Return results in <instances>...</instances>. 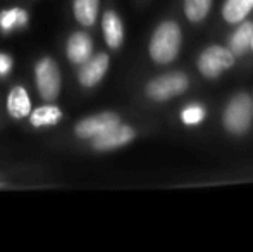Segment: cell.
<instances>
[{"instance_id":"2","label":"cell","mask_w":253,"mask_h":252,"mask_svg":"<svg viewBox=\"0 0 253 252\" xmlns=\"http://www.w3.org/2000/svg\"><path fill=\"white\" fill-rule=\"evenodd\" d=\"M253 102L248 94H236L224 109V126L233 135H245L250 130Z\"/></svg>"},{"instance_id":"5","label":"cell","mask_w":253,"mask_h":252,"mask_svg":"<svg viewBox=\"0 0 253 252\" xmlns=\"http://www.w3.org/2000/svg\"><path fill=\"white\" fill-rule=\"evenodd\" d=\"M234 66V54L229 49L212 45L198 57V71L207 78H217L226 69Z\"/></svg>"},{"instance_id":"12","label":"cell","mask_w":253,"mask_h":252,"mask_svg":"<svg viewBox=\"0 0 253 252\" xmlns=\"http://www.w3.org/2000/svg\"><path fill=\"white\" fill-rule=\"evenodd\" d=\"M252 40H253V23H250V21H241L240 28L231 37L229 50L234 54V57L247 54L248 49H252Z\"/></svg>"},{"instance_id":"17","label":"cell","mask_w":253,"mask_h":252,"mask_svg":"<svg viewBox=\"0 0 253 252\" xmlns=\"http://www.w3.org/2000/svg\"><path fill=\"white\" fill-rule=\"evenodd\" d=\"M212 7V0H184V14L191 23H200Z\"/></svg>"},{"instance_id":"9","label":"cell","mask_w":253,"mask_h":252,"mask_svg":"<svg viewBox=\"0 0 253 252\" xmlns=\"http://www.w3.org/2000/svg\"><path fill=\"white\" fill-rule=\"evenodd\" d=\"M93 54V42L83 31H76L67 40V57L74 64H83Z\"/></svg>"},{"instance_id":"1","label":"cell","mask_w":253,"mask_h":252,"mask_svg":"<svg viewBox=\"0 0 253 252\" xmlns=\"http://www.w3.org/2000/svg\"><path fill=\"white\" fill-rule=\"evenodd\" d=\"M181 28L174 21H164L153 31L150 55L157 64H169L177 57L181 49Z\"/></svg>"},{"instance_id":"6","label":"cell","mask_w":253,"mask_h":252,"mask_svg":"<svg viewBox=\"0 0 253 252\" xmlns=\"http://www.w3.org/2000/svg\"><path fill=\"white\" fill-rule=\"evenodd\" d=\"M134 130L131 126L126 125H117L114 128H109L107 131L97 135V137L91 138V147L98 152H107V151H114V149H119L127 145L131 140L134 138Z\"/></svg>"},{"instance_id":"11","label":"cell","mask_w":253,"mask_h":252,"mask_svg":"<svg viewBox=\"0 0 253 252\" xmlns=\"http://www.w3.org/2000/svg\"><path fill=\"white\" fill-rule=\"evenodd\" d=\"M7 109H9V114L16 119L26 118L31 112V101L28 92L24 90V87H14L9 92V97H7Z\"/></svg>"},{"instance_id":"4","label":"cell","mask_w":253,"mask_h":252,"mask_svg":"<svg viewBox=\"0 0 253 252\" xmlns=\"http://www.w3.org/2000/svg\"><path fill=\"white\" fill-rule=\"evenodd\" d=\"M35 80H37L38 94L43 101H55L60 94V71L55 61L43 57L35 66Z\"/></svg>"},{"instance_id":"20","label":"cell","mask_w":253,"mask_h":252,"mask_svg":"<svg viewBox=\"0 0 253 252\" xmlns=\"http://www.w3.org/2000/svg\"><path fill=\"white\" fill-rule=\"evenodd\" d=\"M252 49H253V40H252Z\"/></svg>"},{"instance_id":"19","label":"cell","mask_w":253,"mask_h":252,"mask_svg":"<svg viewBox=\"0 0 253 252\" xmlns=\"http://www.w3.org/2000/svg\"><path fill=\"white\" fill-rule=\"evenodd\" d=\"M12 69V59L7 54H0V76H5Z\"/></svg>"},{"instance_id":"3","label":"cell","mask_w":253,"mask_h":252,"mask_svg":"<svg viewBox=\"0 0 253 252\" xmlns=\"http://www.w3.org/2000/svg\"><path fill=\"white\" fill-rule=\"evenodd\" d=\"M186 88L188 78L179 71H174V73H167L159 78H153L147 85V95L157 102H164L176 97V95L184 94Z\"/></svg>"},{"instance_id":"16","label":"cell","mask_w":253,"mask_h":252,"mask_svg":"<svg viewBox=\"0 0 253 252\" xmlns=\"http://www.w3.org/2000/svg\"><path fill=\"white\" fill-rule=\"evenodd\" d=\"M28 24V14L26 10L14 7V9H7L0 12V28L3 31H12L16 28H23Z\"/></svg>"},{"instance_id":"15","label":"cell","mask_w":253,"mask_h":252,"mask_svg":"<svg viewBox=\"0 0 253 252\" xmlns=\"http://www.w3.org/2000/svg\"><path fill=\"white\" fill-rule=\"evenodd\" d=\"M62 119V111L55 105H43V107H38L31 112L30 121L35 128H45L52 126Z\"/></svg>"},{"instance_id":"10","label":"cell","mask_w":253,"mask_h":252,"mask_svg":"<svg viewBox=\"0 0 253 252\" xmlns=\"http://www.w3.org/2000/svg\"><path fill=\"white\" fill-rule=\"evenodd\" d=\"M102 30L105 42L110 49H119L124 40V28L123 21L114 10H107L102 17Z\"/></svg>"},{"instance_id":"14","label":"cell","mask_w":253,"mask_h":252,"mask_svg":"<svg viewBox=\"0 0 253 252\" xmlns=\"http://www.w3.org/2000/svg\"><path fill=\"white\" fill-rule=\"evenodd\" d=\"M253 9V0H226L222 16L227 23H241Z\"/></svg>"},{"instance_id":"13","label":"cell","mask_w":253,"mask_h":252,"mask_svg":"<svg viewBox=\"0 0 253 252\" xmlns=\"http://www.w3.org/2000/svg\"><path fill=\"white\" fill-rule=\"evenodd\" d=\"M98 5H100L98 0H74L73 10L78 23L86 28L93 26L98 16Z\"/></svg>"},{"instance_id":"8","label":"cell","mask_w":253,"mask_h":252,"mask_svg":"<svg viewBox=\"0 0 253 252\" xmlns=\"http://www.w3.org/2000/svg\"><path fill=\"white\" fill-rule=\"evenodd\" d=\"M107 69H109V55L97 54L81 64V69H80V73H78V80H80V83L83 85V87L91 88V87H95L98 81H102Z\"/></svg>"},{"instance_id":"21","label":"cell","mask_w":253,"mask_h":252,"mask_svg":"<svg viewBox=\"0 0 253 252\" xmlns=\"http://www.w3.org/2000/svg\"><path fill=\"white\" fill-rule=\"evenodd\" d=\"M0 187H3V183H0Z\"/></svg>"},{"instance_id":"18","label":"cell","mask_w":253,"mask_h":252,"mask_svg":"<svg viewBox=\"0 0 253 252\" xmlns=\"http://www.w3.org/2000/svg\"><path fill=\"white\" fill-rule=\"evenodd\" d=\"M181 119H183V123H186V125H198V123H202L203 119H205V109L197 104L190 105V107H186L183 111Z\"/></svg>"},{"instance_id":"7","label":"cell","mask_w":253,"mask_h":252,"mask_svg":"<svg viewBox=\"0 0 253 252\" xmlns=\"http://www.w3.org/2000/svg\"><path fill=\"white\" fill-rule=\"evenodd\" d=\"M121 125V118L116 112H100V114L84 118L74 126V133L80 138H93L97 135L107 131L109 128Z\"/></svg>"}]
</instances>
